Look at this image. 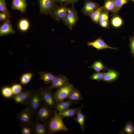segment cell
<instances>
[{
    "label": "cell",
    "mask_w": 134,
    "mask_h": 134,
    "mask_svg": "<svg viewBox=\"0 0 134 134\" xmlns=\"http://www.w3.org/2000/svg\"><path fill=\"white\" fill-rule=\"evenodd\" d=\"M63 118L55 110L53 116L47 124L49 134H51L61 131L68 130L64 122Z\"/></svg>",
    "instance_id": "obj_1"
},
{
    "label": "cell",
    "mask_w": 134,
    "mask_h": 134,
    "mask_svg": "<svg viewBox=\"0 0 134 134\" xmlns=\"http://www.w3.org/2000/svg\"><path fill=\"white\" fill-rule=\"evenodd\" d=\"M42 103L39 89L34 90L33 91L30 99L26 105V108L34 117L36 111Z\"/></svg>",
    "instance_id": "obj_2"
},
{
    "label": "cell",
    "mask_w": 134,
    "mask_h": 134,
    "mask_svg": "<svg viewBox=\"0 0 134 134\" xmlns=\"http://www.w3.org/2000/svg\"><path fill=\"white\" fill-rule=\"evenodd\" d=\"M42 103L36 111V121L48 124L53 116L55 110Z\"/></svg>",
    "instance_id": "obj_3"
},
{
    "label": "cell",
    "mask_w": 134,
    "mask_h": 134,
    "mask_svg": "<svg viewBox=\"0 0 134 134\" xmlns=\"http://www.w3.org/2000/svg\"><path fill=\"white\" fill-rule=\"evenodd\" d=\"M42 103L51 108L54 109L57 103L54 93L46 87H41L39 89Z\"/></svg>",
    "instance_id": "obj_4"
},
{
    "label": "cell",
    "mask_w": 134,
    "mask_h": 134,
    "mask_svg": "<svg viewBox=\"0 0 134 134\" xmlns=\"http://www.w3.org/2000/svg\"><path fill=\"white\" fill-rule=\"evenodd\" d=\"M74 87L73 84L69 82L58 89L54 93L57 102L64 101L65 99L67 98Z\"/></svg>",
    "instance_id": "obj_5"
},
{
    "label": "cell",
    "mask_w": 134,
    "mask_h": 134,
    "mask_svg": "<svg viewBox=\"0 0 134 134\" xmlns=\"http://www.w3.org/2000/svg\"><path fill=\"white\" fill-rule=\"evenodd\" d=\"M70 8L64 4H60L57 6L50 14L54 20L60 22L63 21L70 11Z\"/></svg>",
    "instance_id": "obj_6"
},
{
    "label": "cell",
    "mask_w": 134,
    "mask_h": 134,
    "mask_svg": "<svg viewBox=\"0 0 134 134\" xmlns=\"http://www.w3.org/2000/svg\"><path fill=\"white\" fill-rule=\"evenodd\" d=\"M40 14L46 15L51 14L59 4L56 0H38Z\"/></svg>",
    "instance_id": "obj_7"
},
{
    "label": "cell",
    "mask_w": 134,
    "mask_h": 134,
    "mask_svg": "<svg viewBox=\"0 0 134 134\" xmlns=\"http://www.w3.org/2000/svg\"><path fill=\"white\" fill-rule=\"evenodd\" d=\"M79 19L76 10L74 5H72L70 11L63 21L64 23L70 30H71Z\"/></svg>",
    "instance_id": "obj_8"
},
{
    "label": "cell",
    "mask_w": 134,
    "mask_h": 134,
    "mask_svg": "<svg viewBox=\"0 0 134 134\" xmlns=\"http://www.w3.org/2000/svg\"><path fill=\"white\" fill-rule=\"evenodd\" d=\"M33 117L26 108L19 112L17 115V118L21 123L33 126L34 122Z\"/></svg>",
    "instance_id": "obj_9"
},
{
    "label": "cell",
    "mask_w": 134,
    "mask_h": 134,
    "mask_svg": "<svg viewBox=\"0 0 134 134\" xmlns=\"http://www.w3.org/2000/svg\"><path fill=\"white\" fill-rule=\"evenodd\" d=\"M33 92L32 90H26L19 94L13 95L12 97L16 103L26 105L28 103Z\"/></svg>",
    "instance_id": "obj_10"
},
{
    "label": "cell",
    "mask_w": 134,
    "mask_h": 134,
    "mask_svg": "<svg viewBox=\"0 0 134 134\" xmlns=\"http://www.w3.org/2000/svg\"><path fill=\"white\" fill-rule=\"evenodd\" d=\"M100 7L99 4L96 2L90 0H84V3L81 11L85 15L89 16Z\"/></svg>",
    "instance_id": "obj_11"
},
{
    "label": "cell",
    "mask_w": 134,
    "mask_h": 134,
    "mask_svg": "<svg viewBox=\"0 0 134 134\" xmlns=\"http://www.w3.org/2000/svg\"><path fill=\"white\" fill-rule=\"evenodd\" d=\"M69 82L68 79L65 76L60 74L56 76L50 86L46 87L51 90L52 89H58Z\"/></svg>",
    "instance_id": "obj_12"
},
{
    "label": "cell",
    "mask_w": 134,
    "mask_h": 134,
    "mask_svg": "<svg viewBox=\"0 0 134 134\" xmlns=\"http://www.w3.org/2000/svg\"><path fill=\"white\" fill-rule=\"evenodd\" d=\"M87 45L92 46L98 50L109 48L113 50H118V48L113 47L108 45L101 37H99L92 42H88Z\"/></svg>",
    "instance_id": "obj_13"
},
{
    "label": "cell",
    "mask_w": 134,
    "mask_h": 134,
    "mask_svg": "<svg viewBox=\"0 0 134 134\" xmlns=\"http://www.w3.org/2000/svg\"><path fill=\"white\" fill-rule=\"evenodd\" d=\"M15 31L13 28L9 18L7 17V20L3 23L0 27V36L10 34H14Z\"/></svg>",
    "instance_id": "obj_14"
},
{
    "label": "cell",
    "mask_w": 134,
    "mask_h": 134,
    "mask_svg": "<svg viewBox=\"0 0 134 134\" xmlns=\"http://www.w3.org/2000/svg\"><path fill=\"white\" fill-rule=\"evenodd\" d=\"M119 75V73L115 70L108 69L107 72L104 73L102 80L107 82H112L118 78Z\"/></svg>",
    "instance_id": "obj_15"
},
{
    "label": "cell",
    "mask_w": 134,
    "mask_h": 134,
    "mask_svg": "<svg viewBox=\"0 0 134 134\" xmlns=\"http://www.w3.org/2000/svg\"><path fill=\"white\" fill-rule=\"evenodd\" d=\"M33 127L36 134H49L47 123L34 121Z\"/></svg>",
    "instance_id": "obj_16"
},
{
    "label": "cell",
    "mask_w": 134,
    "mask_h": 134,
    "mask_svg": "<svg viewBox=\"0 0 134 134\" xmlns=\"http://www.w3.org/2000/svg\"><path fill=\"white\" fill-rule=\"evenodd\" d=\"M27 7L26 0H12L11 8L12 9L18 10L24 13L26 11Z\"/></svg>",
    "instance_id": "obj_17"
},
{
    "label": "cell",
    "mask_w": 134,
    "mask_h": 134,
    "mask_svg": "<svg viewBox=\"0 0 134 134\" xmlns=\"http://www.w3.org/2000/svg\"><path fill=\"white\" fill-rule=\"evenodd\" d=\"M38 74L40 76V79L47 84L51 83L56 76L52 73L49 71L40 72Z\"/></svg>",
    "instance_id": "obj_18"
},
{
    "label": "cell",
    "mask_w": 134,
    "mask_h": 134,
    "mask_svg": "<svg viewBox=\"0 0 134 134\" xmlns=\"http://www.w3.org/2000/svg\"><path fill=\"white\" fill-rule=\"evenodd\" d=\"M67 99L69 100L77 103L83 99L80 91L75 87L71 92Z\"/></svg>",
    "instance_id": "obj_19"
},
{
    "label": "cell",
    "mask_w": 134,
    "mask_h": 134,
    "mask_svg": "<svg viewBox=\"0 0 134 134\" xmlns=\"http://www.w3.org/2000/svg\"><path fill=\"white\" fill-rule=\"evenodd\" d=\"M83 106L82 105L80 109L77 111L76 114L77 117L74 118V120L77 122L79 124L80 129L83 132H84L85 129V121L86 116L82 113L81 112V109Z\"/></svg>",
    "instance_id": "obj_20"
},
{
    "label": "cell",
    "mask_w": 134,
    "mask_h": 134,
    "mask_svg": "<svg viewBox=\"0 0 134 134\" xmlns=\"http://www.w3.org/2000/svg\"><path fill=\"white\" fill-rule=\"evenodd\" d=\"M72 101L68 100L57 103L54 109L58 112H62L67 108L73 104Z\"/></svg>",
    "instance_id": "obj_21"
},
{
    "label": "cell",
    "mask_w": 134,
    "mask_h": 134,
    "mask_svg": "<svg viewBox=\"0 0 134 134\" xmlns=\"http://www.w3.org/2000/svg\"><path fill=\"white\" fill-rule=\"evenodd\" d=\"M115 0H104L102 10L113 13L115 8Z\"/></svg>",
    "instance_id": "obj_22"
},
{
    "label": "cell",
    "mask_w": 134,
    "mask_h": 134,
    "mask_svg": "<svg viewBox=\"0 0 134 134\" xmlns=\"http://www.w3.org/2000/svg\"><path fill=\"white\" fill-rule=\"evenodd\" d=\"M80 107H81L77 108H69L62 112L58 113L63 118L66 117H73Z\"/></svg>",
    "instance_id": "obj_23"
},
{
    "label": "cell",
    "mask_w": 134,
    "mask_h": 134,
    "mask_svg": "<svg viewBox=\"0 0 134 134\" xmlns=\"http://www.w3.org/2000/svg\"><path fill=\"white\" fill-rule=\"evenodd\" d=\"M88 68L93 69L96 72H99L102 70L107 69V67L103 65L101 61L100 60L95 61Z\"/></svg>",
    "instance_id": "obj_24"
},
{
    "label": "cell",
    "mask_w": 134,
    "mask_h": 134,
    "mask_svg": "<svg viewBox=\"0 0 134 134\" xmlns=\"http://www.w3.org/2000/svg\"><path fill=\"white\" fill-rule=\"evenodd\" d=\"M110 22L113 27L115 28H118L122 26L123 21L121 18L118 14H113L111 19Z\"/></svg>",
    "instance_id": "obj_25"
},
{
    "label": "cell",
    "mask_w": 134,
    "mask_h": 134,
    "mask_svg": "<svg viewBox=\"0 0 134 134\" xmlns=\"http://www.w3.org/2000/svg\"><path fill=\"white\" fill-rule=\"evenodd\" d=\"M102 11V6L100 7L92 12L89 16L91 20L95 23H98L100 16Z\"/></svg>",
    "instance_id": "obj_26"
},
{
    "label": "cell",
    "mask_w": 134,
    "mask_h": 134,
    "mask_svg": "<svg viewBox=\"0 0 134 134\" xmlns=\"http://www.w3.org/2000/svg\"><path fill=\"white\" fill-rule=\"evenodd\" d=\"M21 133L22 134H32L34 133L33 126L21 123Z\"/></svg>",
    "instance_id": "obj_27"
},
{
    "label": "cell",
    "mask_w": 134,
    "mask_h": 134,
    "mask_svg": "<svg viewBox=\"0 0 134 134\" xmlns=\"http://www.w3.org/2000/svg\"><path fill=\"white\" fill-rule=\"evenodd\" d=\"M131 0H115V8L113 14H118L120 10L124 5Z\"/></svg>",
    "instance_id": "obj_28"
},
{
    "label": "cell",
    "mask_w": 134,
    "mask_h": 134,
    "mask_svg": "<svg viewBox=\"0 0 134 134\" xmlns=\"http://www.w3.org/2000/svg\"><path fill=\"white\" fill-rule=\"evenodd\" d=\"M34 75L30 72H27L23 74L20 78L21 83L23 85H26L30 81Z\"/></svg>",
    "instance_id": "obj_29"
},
{
    "label": "cell",
    "mask_w": 134,
    "mask_h": 134,
    "mask_svg": "<svg viewBox=\"0 0 134 134\" xmlns=\"http://www.w3.org/2000/svg\"><path fill=\"white\" fill-rule=\"evenodd\" d=\"M29 23L28 21L25 19L21 20L18 24V27L19 29L23 32L27 31L29 27Z\"/></svg>",
    "instance_id": "obj_30"
},
{
    "label": "cell",
    "mask_w": 134,
    "mask_h": 134,
    "mask_svg": "<svg viewBox=\"0 0 134 134\" xmlns=\"http://www.w3.org/2000/svg\"><path fill=\"white\" fill-rule=\"evenodd\" d=\"M5 0H0V11L5 14L7 17L10 18L11 16L7 8Z\"/></svg>",
    "instance_id": "obj_31"
},
{
    "label": "cell",
    "mask_w": 134,
    "mask_h": 134,
    "mask_svg": "<svg viewBox=\"0 0 134 134\" xmlns=\"http://www.w3.org/2000/svg\"><path fill=\"white\" fill-rule=\"evenodd\" d=\"M124 132L128 134H134V126L131 121H129L127 123L124 127Z\"/></svg>",
    "instance_id": "obj_32"
},
{
    "label": "cell",
    "mask_w": 134,
    "mask_h": 134,
    "mask_svg": "<svg viewBox=\"0 0 134 134\" xmlns=\"http://www.w3.org/2000/svg\"><path fill=\"white\" fill-rule=\"evenodd\" d=\"M1 93L3 96L5 98H12L13 95L11 87H9L3 88L1 90Z\"/></svg>",
    "instance_id": "obj_33"
},
{
    "label": "cell",
    "mask_w": 134,
    "mask_h": 134,
    "mask_svg": "<svg viewBox=\"0 0 134 134\" xmlns=\"http://www.w3.org/2000/svg\"><path fill=\"white\" fill-rule=\"evenodd\" d=\"M104 73L102 72H96L91 75L89 78L91 80H95L99 81L102 80Z\"/></svg>",
    "instance_id": "obj_34"
},
{
    "label": "cell",
    "mask_w": 134,
    "mask_h": 134,
    "mask_svg": "<svg viewBox=\"0 0 134 134\" xmlns=\"http://www.w3.org/2000/svg\"><path fill=\"white\" fill-rule=\"evenodd\" d=\"M13 95L18 94L21 92L22 87L19 84L13 85L11 87Z\"/></svg>",
    "instance_id": "obj_35"
},
{
    "label": "cell",
    "mask_w": 134,
    "mask_h": 134,
    "mask_svg": "<svg viewBox=\"0 0 134 134\" xmlns=\"http://www.w3.org/2000/svg\"><path fill=\"white\" fill-rule=\"evenodd\" d=\"M129 45L131 54L134 57V36H129Z\"/></svg>",
    "instance_id": "obj_36"
},
{
    "label": "cell",
    "mask_w": 134,
    "mask_h": 134,
    "mask_svg": "<svg viewBox=\"0 0 134 134\" xmlns=\"http://www.w3.org/2000/svg\"><path fill=\"white\" fill-rule=\"evenodd\" d=\"M108 12L102 10L99 17V21L102 20L108 21Z\"/></svg>",
    "instance_id": "obj_37"
},
{
    "label": "cell",
    "mask_w": 134,
    "mask_h": 134,
    "mask_svg": "<svg viewBox=\"0 0 134 134\" xmlns=\"http://www.w3.org/2000/svg\"><path fill=\"white\" fill-rule=\"evenodd\" d=\"M98 23L101 27L106 29H109V23L107 20H102L99 21Z\"/></svg>",
    "instance_id": "obj_38"
},
{
    "label": "cell",
    "mask_w": 134,
    "mask_h": 134,
    "mask_svg": "<svg viewBox=\"0 0 134 134\" xmlns=\"http://www.w3.org/2000/svg\"><path fill=\"white\" fill-rule=\"evenodd\" d=\"M80 0H67L64 4L66 5H74Z\"/></svg>",
    "instance_id": "obj_39"
},
{
    "label": "cell",
    "mask_w": 134,
    "mask_h": 134,
    "mask_svg": "<svg viewBox=\"0 0 134 134\" xmlns=\"http://www.w3.org/2000/svg\"><path fill=\"white\" fill-rule=\"evenodd\" d=\"M6 15L2 12L0 13V21H6L7 19Z\"/></svg>",
    "instance_id": "obj_40"
},
{
    "label": "cell",
    "mask_w": 134,
    "mask_h": 134,
    "mask_svg": "<svg viewBox=\"0 0 134 134\" xmlns=\"http://www.w3.org/2000/svg\"><path fill=\"white\" fill-rule=\"evenodd\" d=\"M67 0H56L60 4H63L65 3Z\"/></svg>",
    "instance_id": "obj_41"
},
{
    "label": "cell",
    "mask_w": 134,
    "mask_h": 134,
    "mask_svg": "<svg viewBox=\"0 0 134 134\" xmlns=\"http://www.w3.org/2000/svg\"><path fill=\"white\" fill-rule=\"evenodd\" d=\"M131 1H132L134 2V0H131Z\"/></svg>",
    "instance_id": "obj_42"
}]
</instances>
